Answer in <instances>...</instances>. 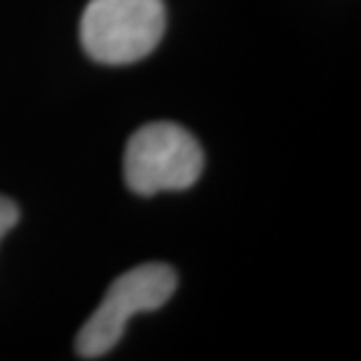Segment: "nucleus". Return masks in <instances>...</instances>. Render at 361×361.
I'll return each instance as SVG.
<instances>
[{
    "label": "nucleus",
    "instance_id": "nucleus-2",
    "mask_svg": "<svg viewBox=\"0 0 361 361\" xmlns=\"http://www.w3.org/2000/svg\"><path fill=\"white\" fill-rule=\"evenodd\" d=\"M204 169V153L195 136L174 122L139 127L125 148V180L141 197L188 190Z\"/></svg>",
    "mask_w": 361,
    "mask_h": 361
},
{
    "label": "nucleus",
    "instance_id": "nucleus-4",
    "mask_svg": "<svg viewBox=\"0 0 361 361\" xmlns=\"http://www.w3.org/2000/svg\"><path fill=\"white\" fill-rule=\"evenodd\" d=\"M19 223V207L17 202L0 195V242L10 230Z\"/></svg>",
    "mask_w": 361,
    "mask_h": 361
},
{
    "label": "nucleus",
    "instance_id": "nucleus-3",
    "mask_svg": "<svg viewBox=\"0 0 361 361\" xmlns=\"http://www.w3.org/2000/svg\"><path fill=\"white\" fill-rule=\"evenodd\" d=\"M176 270L167 263H143L120 274L108 286L101 305L90 314L78 334L75 352L80 359L106 357L120 343L127 322L139 312H153L174 295Z\"/></svg>",
    "mask_w": 361,
    "mask_h": 361
},
{
    "label": "nucleus",
    "instance_id": "nucleus-1",
    "mask_svg": "<svg viewBox=\"0 0 361 361\" xmlns=\"http://www.w3.org/2000/svg\"><path fill=\"white\" fill-rule=\"evenodd\" d=\"M164 28V0H90L80 19V42L97 63L127 66L160 45Z\"/></svg>",
    "mask_w": 361,
    "mask_h": 361
}]
</instances>
